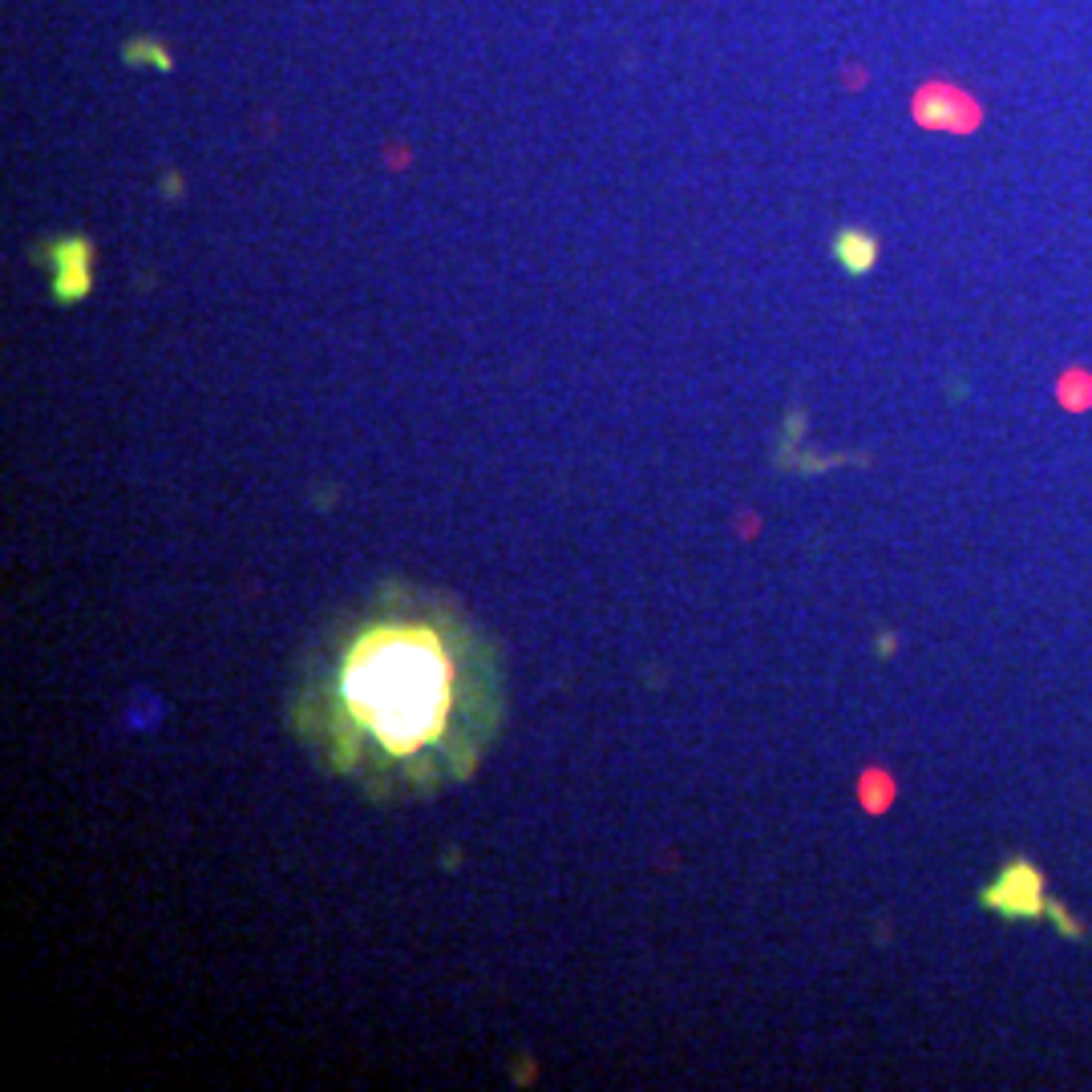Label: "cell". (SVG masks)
Masks as SVG:
<instances>
[{
    "mask_svg": "<svg viewBox=\"0 0 1092 1092\" xmlns=\"http://www.w3.org/2000/svg\"><path fill=\"white\" fill-rule=\"evenodd\" d=\"M506 724V663L449 599L385 587L316 639L292 729L332 777L373 801L469 781Z\"/></svg>",
    "mask_w": 1092,
    "mask_h": 1092,
    "instance_id": "cell-1",
    "label": "cell"
},
{
    "mask_svg": "<svg viewBox=\"0 0 1092 1092\" xmlns=\"http://www.w3.org/2000/svg\"><path fill=\"white\" fill-rule=\"evenodd\" d=\"M979 902L999 918H1012V923H1036V918H1048V923H1056L1064 935H1073V938L1085 935V926L1073 923V918H1064L1068 914L1064 906H1060L1056 898H1048L1044 874H1040V866L1028 862V858L1007 862L1004 870L979 891Z\"/></svg>",
    "mask_w": 1092,
    "mask_h": 1092,
    "instance_id": "cell-2",
    "label": "cell"
},
{
    "mask_svg": "<svg viewBox=\"0 0 1092 1092\" xmlns=\"http://www.w3.org/2000/svg\"><path fill=\"white\" fill-rule=\"evenodd\" d=\"M49 259H53V295L61 304L81 300L89 292V283H94V247H89V239H81V235L57 239L49 247Z\"/></svg>",
    "mask_w": 1092,
    "mask_h": 1092,
    "instance_id": "cell-3",
    "label": "cell"
},
{
    "mask_svg": "<svg viewBox=\"0 0 1092 1092\" xmlns=\"http://www.w3.org/2000/svg\"><path fill=\"white\" fill-rule=\"evenodd\" d=\"M833 255H838V263L850 275H866L878 259V239L870 231L845 227V231H838V239H833Z\"/></svg>",
    "mask_w": 1092,
    "mask_h": 1092,
    "instance_id": "cell-4",
    "label": "cell"
},
{
    "mask_svg": "<svg viewBox=\"0 0 1092 1092\" xmlns=\"http://www.w3.org/2000/svg\"><path fill=\"white\" fill-rule=\"evenodd\" d=\"M126 53H130V61H138V57H150V61H155V69H170V57L162 53L158 45H150V40H146V45H130Z\"/></svg>",
    "mask_w": 1092,
    "mask_h": 1092,
    "instance_id": "cell-5",
    "label": "cell"
}]
</instances>
